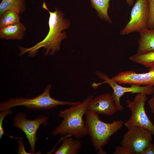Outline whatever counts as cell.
<instances>
[{
	"instance_id": "6da1fadb",
	"label": "cell",
	"mask_w": 154,
	"mask_h": 154,
	"mask_svg": "<svg viewBox=\"0 0 154 154\" xmlns=\"http://www.w3.org/2000/svg\"><path fill=\"white\" fill-rule=\"evenodd\" d=\"M42 7L49 14L48 33L43 39L32 47L25 48L19 46V56L27 53L29 57H34L42 48L45 50L44 56L54 55L60 50L62 40L67 37L65 32L62 31L69 27L70 23L64 18L63 13L57 7L54 12L50 11L44 1L43 2Z\"/></svg>"
},
{
	"instance_id": "7a4b0ae2",
	"label": "cell",
	"mask_w": 154,
	"mask_h": 154,
	"mask_svg": "<svg viewBox=\"0 0 154 154\" xmlns=\"http://www.w3.org/2000/svg\"><path fill=\"white\" fill-rule=\"evenodd\" d=\"M92 96H88L79 104L63 110L59 111L58 116L63 118L60 124L52 132L54 135H69L76 138L85 137L88 134L83 117L88 111L89 102Z\"/></svg>"
},
{
	"instance_id": "3957f363",
	"label": "cell",
	"mask_w": 154,
	"mask_h": 154,
	"mask_svg": "<svg viewBox=\"0 0 154 154\" xmlns=\"http://www.w3.org/2000/svg\"><path fill=\"white\" fill-rule=\"evenodd\" d=\"M85 116L88 134L95 150L99 154L106 153L102 147L108 143L113 135L123 127V121H114L110 123H106L100 120L98 114L89 110Z\"/></svg>"
},
{
	"instance_id": "277c9868",
	"label": "cell",
	"mask_w": 154,
	"mask_h": 154,
	"mask_svg": "<svg viewBox=\"0 0 154 154\" xmlns=\"http://www.w3.org/2000/svg\"><path fill=\"white\" fill-rule=\"evenodd\" d=\"M51 87V85H48L42 93L33 98L16 97L1 102L0 111L9 110L18 106H23L33 110H48L59 105H75L80 102L62 101L56 100L50 96V90Z\"/></svg>"
},
{
	"instance_id": "5b68a950",
	"label": "cell",
	"mask_w": 154,
	"mask_h": 154,
	"mask_svg": "<svg viewBox=\"0 0 154 154\" xmlns=\"http://www.w3.org/2000/svg\"><path fill=\"white\" fill-rule=\"evenodd\" d=\"M147 95L144 93H138L133 100L129 99L126 100L127 107L131 110V115L124 124L127 129L135 126L142 127L154 135V125L147 116L145 110Z\"/></svg>"
},
{
	"instance_id": "8992f818",
	"label": "cell",
	"mask_w": 154,
	"mask_h": 154,
	"mask_svg": "<svg viewBox=\"0 0 154 154\" xmlns=\"http://www.w3.org/2000/svg\"><path fill=\"white\" fill-rule=\"evenodd\" d=\"M127 129L121 141V145L127 148L132 154H141L151 143L152 134L147 129L140 126H134Z\"/></svg>"
},
{
	"instance_id": "52a82bcc",
	"label": "cell",
	"mask_w": 154,
	"mask_h": 154,
	"mask_svg": "<svg viewBox=\"0 0 154 154\" xmlns=\"http://www.w3.org/2000/svg\"><path fill=\"white\" fill-rule=\"evenodd\" d=\"M149 12L148 0H137L131 10L129 21L120 34L127 35L147 29Z\"/></svg>"
},
{
	"instance_id": "ba28073f",
	"label": "cell",
	"mask_w": 154,
	"mask_h": 154,
	"mask_svg": "<svg viewBox=\"0 0 154 154\" xmlns=\"http://www.w3.org/2000/svg\"><path fill=\"white\" fill-rule=\"evenodd\" d=\"M48 119L47 117L40 116L34 120L28 119L26 114L23 112L18 113L13 119V125L20 129L25 133L30 145L31 154L35 153L37 131L41 125H47Z\"/></svg>"
},
{
	"instance_id": "9c48e42d",
	"label": "cell",
	"mask_w": 154,
	"mask_h": 154,
	"mask_svg": "<svg viewBox=\"0 0 154 154\" xmlns=\"http://www.w3.org/2000/svg\"><path fill=\"white\" fill-rule=\"evenodd\" d=\"M96 73L98 78L104 81V83H107L112 88L113 92L112 94L117 111H121L123 110V107L120 103V99L125 93L130 92L132 94L144 93L147 95H152L154 93V86L131 85L129 87H123L103 73L97 71Z\"/></svg>"
},
{
	"instance_id": "30bf717a",
	"label": "cell",
	"mask_w": 154,
	"mask_h": 154,
	"mask_svg": "<svg viewBox=\"0 0 154 154\" xmlns=\"http://www.w3.org/2000/svg\"><path fill=\"white\" fill-rule=\"evenodd\" d=\"M148 72L137 73L132 70L120 72L112 78L119 84L154 86V64Z\"/></svg>"
},
{
	"instance_id": "8fae6325",
	"label": "cell",
	"mask_w": 154,
	"mask_h": 154,
	"mask_svg": "<svg viewBox=\"0 0 154 154\" xmlns=\"http://www.w3.org/2000/svg\"><path fill=\"white\" fill-rule=\"evenodd\" d=\"M87 109L98 114L109 116L114 114L117 111L112 94L108 93L92 98L88 103Z\"/></svg>"
},
{
	"instance_id": "7c38bea8",
	"label": "cell",
	"mask_w": 154,
	"mask_h": 154,
	"mask_svg": "<svg viewBox=\"0 0 154 154\" xmlns=\"http://www.w3.org/2000/svg\"><path fill=\"white\" fill-rule=\"evenodd\" d=\"M26 30L25 25L20 22L0 28V37L3 39L21 40Z\"/></svg>"
},
{
	"instance_id": "4fadbf2b",
	"label": "cell",
	"mask_w": 154,
	"mask_h": 154,
	"mask_svg": "<svg viewBox=\"0 0 154 154\" xmlns=\"http://www.w3.org/2000/svg\"><path fill=\"white\" fill-rule=\"evenodd\" d=\"M137 53H144L154 50V29H144L139 32Z\"/></svg>"
},
{
	"instance_id": "5bb4252c",
	"label": "cell",
	"mask_w": 154,
	"mask_h": 154,
	"mask_svg": "<svg viewBox=\"0 0 154 154\" xmlns=\"http://www.w3.org/2000/svg\"><path fill=\"white\" fill-rule=\"evenodd\" d=\"M71 136H68L62 140V145L55 151V154H77L81 147V143L78 140L75 139Z\"/></svg>"
},
{
	"instance_id": "9a60e30c",
	"label": "cell",
	"mask_w": 154,
	"mask_h": 154,
	"mask_svg": "<svg viewBox=\"0 0 154 154\" xmlns=\"http://www.w3.org/2000/svg\"><path fill=\"white\" fill-rule=\"evenodd\" d=\"M110 0H90L92 8L97 11L98 16L112 24V21L108 13Z\"/></svg>"
},
{
	"instance_id": "2e32d148",
	"label": "cell",
	"mask_w": 154,
	"mask_h": 154,
	"mask_svg": "<svg viewBox=\"0 0 154 154\" xmlns=\"http://www.w3.org/2000/svg\"><path fill=\"white\" fill-rule=\"evenodd\" d=\"M8 10L14 11L20 14L26 10L25 0H1L0 14Z\"/></svg>"
},
{
	"instance_id": "e0dca14e",
	"label": "cell",
	"mask_w": 154,
	"mask_h": 154,
	"mask_svg": "<svg viewBox=\"0 0 154 154\" xmlns=\"http://www.w3.org/2000/svg\"><path fill=\"white\" fill-rule=\"evenodd\" d=\"M129 59L147 68H149L154 64V50L142 53H137L130 56Z\"/></svg>"
},
{
	"instance_id": "ac0fdd59",
	"label": "cell",
	"mask_w": 154,
	"mask_h": 154,
	"mask_svg": "<svg viewBox=\"0 0 154 154\" xmlns=\"http://www.w3.org/2000/svg\"><path fill=\"white\" fill-rule=\"evenodd\" d=\"M19 13L8 10L0 14V28L20 22Z\"/></svg>"
},
{
	"instance_id": "d6986e66",
	"label": "cell",
	"mask_w": 154,
	"mask_h": 154,
	"mask_svg": "<svg viewBox=\"0 0 154 154\" xmlns=\"http://www.w3.org/2000/svg\"><path fill=\"white\" fill-rule=\"evenodd\" d=\"M149 6L148 29H154V0H148Z\"/></svg>"
},
{
	"instance_id": "ffe728a7",
	"label": "cell",
	"mask_w": 154,
	"mask_h": 154,
	"mask_svg": "<svg viewBox=\"0 0 154 154\" xmlns=\"http://www.w3.org/2000/svg\"><path fill=\"white\" fill-rule=\"evenodd\" d=\"M0 139L4 134V129L3 127V123L5 117L8 115L12 114L13 112L10 109L0 112Z\"/></svg>"
},
{
	"instance_id": "44dd1931",
	"label": "cell",
	"mask_w": 154,
	"mask_h": 154,
	"mask_svg": "<svg viewBox=\"0 0 154 154\" xmlns=\"http://www.w3.org/2000/svg\"><path fill=\"white\" fill-rule=\"evenodd\" d=\"M113 153L114 154H132L129 150L122 145L117 146Z\"/></svg>"
},
{
	"instance_id": "7402d4cb",
	"label": "cell",
	"mask_w": 154,
	"mask_h": 154,
	"mask_svg": "<svg viewBox=\"0 0 154 154\" xmlns=\"http://www.w3.org/2000/svg\"><path fill=\"white\" fill-rule=\"evenodd\" d=\"M141 154H154V144L150 143L143 150Z\"/></svg>"
},
{
	"instance_id": "603a6c76",
	"label": "cell",
	"mask_w": 154,
	"mask_h": 154,
	"mask_svg": "<svg viewBox=\"0 0 154 154\" xmlns=\"http://www.w3.org/2000/svg\"><path fill=\"white\" fill-rule=\"evenodd\" d=\"M148 104L152 112L154 114V95L149 100Z\"/></svg>"
},
{
	"instance_id": "cb8c5ba5",
	"label": "cell",
	"mask_w": 154,
	"mask_h": 154,
	"mask_svg": "<svg viewBox=\"0 0 154 154\" xmlns=\"http://www.w3.org/2000/svg\"><path fill=\"white\" fill-rule=\"evenodd\" d=\"M127 3L129 6H131L134 3V0H126Z\"/></svg>"
}]
</instances>
